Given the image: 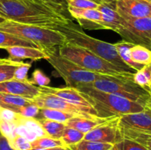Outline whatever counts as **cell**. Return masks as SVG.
<instances>
[{
	"label": "cell",
	"mask_w": 151,
	"mask_h": 150,
	"mask_svg": "<svg viewBox=\"0 0 151 150\" xmlns=\"http://www.w3.org/2000/svg\"><path fill=\"white\" fill-rule=\"evenodd\" d=\"M13 46H24L38 48L33 43L21 39L14 35L0 31V49H4L6 47Z\"/></svg>",
	"instance_id": "obj_25"
},
{
	"label": "cell",
	"mask_w": 151,
	"mask_h": 150,
	"mask_svg": "<svg viewBox=\"0 0 151 150\" xmlns=\"http://www.w3.org/2000/svg\"><path fill=\"white\" fill-rule=\"evenodd\" d=\"M0 92L32 99L38 95L40 90L38 87L29 82H22L12 79L0 82Z\"/></svg>",
	"instance_id": "obj_14"
},
{
	"label": "cell",
	"mask_w": 151,
	"mask_h": 150,
	"mask_svg": "<svg viewBox=\"0 0 151 150\" xmlns=\"http://www.w3.org/2000/svg\"><path fill=\"white\" fill-rule=\"evenodd\" d=\"M66 1H67V0H66ZM93 1H95V2H97V3H98V4H100V2L98 1V0H93Z\"/></svg>",
	"instance_id": "obj_43"
},
{
	"label": "cell",
	"mask_w": 151,
	"mask_h": 150,
	"mask_svg": "<svg viewBox=\"0 0 151 150\" xmlns=\"http://www.w3.org/2000/svg\"><path fill=\"white\" fill-rule=\"evenodd\" d=\"M23 63L22 61H13L9 59H0V82L13 79L15 70Z\"/></svg>",
	"instance_id": "obj_23"
},
{
	"label": "cell",
	"mask_w": 151,
	"mask_h": 150,
	"mask_svg": "<svg viewBox=\"0 0 151 150\" xmlns=\"http://www.w3.org/2000/svg\"><path fill=\"white\" fill-rule=\"evenodd\" d=\"M66 2L69 7L81 9H97L100 4L93 0H67Z\"/></svg>",
	"instance_id": "obj_35"
},
{
	"label": "cell",
	"mask_w": 151,
	"mask_h": 150,
	"mask_svg": "<svg viewBox=\"0 0 151 150\" xmlns=\"http://www.w3.org/2000/svg\"><path fill=\"white\" fill-rule=\"evenodd\" d=\"M97 10L101 14V22L104 29L116 32L121 25V17L116 9L105 4H99Z\"/></svg>",
	"instance_id": "obj_18"
},
{
	"label": "cell",
	"mask_w": 151,
	"mask_h": 150,
	"mask_svg": "<svg viewBox=\"0 0 151 150\" xmlns=\"http://www.w3.org/2000/svg\"><path fill=\"white\" fill-rule=\"evenodd\" d=\"M40 1L55 10L58 13H61L68 19H71V18L69 17V13L68 12V5L66 0H40Z\"/></svg>",
	"instance_id": "obj_30"
},
{
	"label": "cell",
	"mask_w": 151,
	"mask_h": 150,
	"mask_svg": "<svg viewBox=\"0 0 151 150\" xmlns=\"http://www.w3.org/2000/svg\"><path fill=\"white\" fill-rule=\"evenodd\" d=\"M107 150H117V149H116V146H115V145H113L111 147L110 149H107Z\"/></svg>",
	"instance_id": "obj_42"
},
{
	"label": "cell",
	"mask_w": 151,
	"mask_h": 150,
	"mask_svg": "<svg viewBox=\"0 0 151 150\" xmlns=\"http://www.w3.org/2000/svg\"><path fill=\"white\" fill-rule=\"evenodd\" d=\"M38 88H39L40 92L53 94L56 96L63 99V100L70 104L83 109L90 115L97 116L95 110L92 108L89 103L81 96V94L76 88H70V87L54 88V87L50 86H43L38 87Z\"/></svg>",
	"instance_id": "obj_12"
},
{
	"label": "cell",
	"mask_w": 151,
	"mask_h": 150,
	"mask_svg": "<svg viewBox=\"0 0 151 150\" xmlns=\"http://www.w3.org/2000/svg\"><path fill=\"white\" fill-rule=\"evenodd\" d=\"M75 88L100 118L119 117L122 115L142 112L147 108L136 101L86 85H78Z\"/></svg>",
	"instance_id": "obj_3"
},
{
	"label": "cell",
	"mask_w": 151,
	"mask_h": 150,
	"mask_svg": "<svg viewBox=\"0 0 151 150\" xmlns=\"http://www.w3.org/2000/svg\"><path fill=\"white\" fill-rule=\"evenodd\" d=\"M66 147H55L49 149H31L30 150H65Z\"/></svg>",
	"instance_id": "obj_40"
},
{
	"label": "cell",
	"mask_w": 151,
	"mask_h": 150,
	"mask_svg": "<svg viewBox=\"0 0 151 150\" xmlns=\"http://www.w3.org/2000/svg\"><path fill=\"white\" fill-rule=\"evenodd\" d=\"M134 82L151 93V66L147 65L137 71L133 76Z\"/></svg>",
	"instance_id": "obj_26"
},
{
	"label": "cell",
	"mask_w": 151,
	"mask_h": 150,
	"mask_svg": "<svg viewBox=\"0 0 151 150\" xmlns=\"http://www.w3.org/2000/svg\"><path fill=\"white\" fill-rule=\"evenodd\" d=\"M37 120L47 136L55 139H60L63 130L66 126L64 123L45 119H38Z\"/></svg>",
	"instance_id": "obj_21"
},
{
	"label": "cell",
	"mask_w": 151,
	"mask_h": 150,
	"mask_svg": "<svg viewBox=\"0 0 151 150\" xmlns=\"http://www.w3.org/2000/svg\"><path fill=\"white\" fill-rule=\"evenodd\" d=\"M85 134L74 128L66 126L60 140L66 147L72 146L83 140Z\"/></svg>",
	"instance_id": "obj_27"
},
{
	"label": "cell",
	"mask_w": 151,
	"mask_h": 150,
	"mask_svg": "<svg viewBox=\"0 0 151 150\" xmlns=\"http://www.w3.org/2000/svg\"><path fill=\"white\" fill-rule=\"evenodd\" d=\"M44 51L47 55L46 60L54 68L59 76L64 79L67 87L75 88L80 84L91 83L103 75L88 71L80 67L73 62L60 56L56 51V48L49 49Z\"/></svg>",
	"instance_id": "obj_8"
},
{
	"label": "cell",
	"mask_w": 151,
	"mask_h": 150,
	"mask_svg": "<svg viewBox=\"0 0 151 150\" xmlns=\"http://www.w3.org/2000/svg\"><path fill=\"white\" fill-rule=\"evenodd\" d=\"M32 149H49L55 147H66L60 139L50 138L49 136L38 137L30 142Z\"/></svg>",
	"instance_id": "obj_28"
},
{
	"label": "cell",
	"mask_w": 151,
	"mask_h": 150,
	"mask_svg": "<svg viewBox=\"0 0 151 150\" xmlns=\"http://www.w3.org/2000/svg\"><path fill=\"white\" fill-rule=\"evenodd\" d=\"M31 101L39 108L55 109V110H62V111L67 112V113H72V114L79 116H86V117L97 116L90 115L83 109L70 104L63 100V99L51 94L40 92L38 95L32 99Z\"/></svg>",
	"instance_id": "obj_10"
},
{
	"label": "cell",
	"mask_w": 151,
	"mask_h": 150,
	"mask_svg": "<svg viewBox=\"0 0 151 150\" xmlns=\"http://www.w3.org/2000/svg\"><path fill=\"white\" fill-rule=\"evenodd\" d=\"M100 4H105L116 9V0H98Z\"/></svg>",
	"instance_id": "obj_39"
},
{
	"label": "cell",
	"mask_w": 151,
	"mask_h": 150,
	"mask_svg": "<svg viewBox=\"0 0 151 150\" xmlns=\"http://www.w3.org/2000/svg\"><path fill=\"white\" fill-rule=\"evenodd\" d=\"M68 12L75 19L82 28L87 29H104L101 22V14L97 9H81L68 6Z\"/></svg>",
	"instance_id": "obj_13"
},
{
	"label": "cell",
	"mask_w": 151,
	"mask_h": 150,
	"mask_svg": "<svg viewBox=\"0 0 151 150\" xmlns=\"http://www.w3.org/2000/svg\"><path fill=\"white\" fill-rule=\"evenodd\" d=\"M117 126L121 139L134 141L150 149L151 107L139 113L122 115Z\"/></svg>",
	"instance_id": "obj_7"
},
{
	"label": "cell",
	"mask_w": 151,
	"mask_h": 150,
	"mask_svg": "<svg viewBox=\"0 0 151 150\" xmlns=\"http://www.w3.org/2000/svg\"><path fill=\"white\" fill-rule=\"evenodd\" d=\"M133 76H116L103 74L100 79L91 83L80 85H86L103 92L124 97L145 107H151V93L135 83Z\"/></svg>",
	"instance_id": "obj_4"
},
{
	"label": "cell",
	"mask_w": 151,
	"mask_h": 150,
	"mask_svg": "<svg viewBox=\"0 0 151 150\" xmlns=\"http://www.w3.org/2000/svg\"><path fill=\"white\" fill-rule=\"evenodd\" d=\"M112 144L106 143L95 142V141L82 140L75 145L69 146L72 150H107L112 146Z\"/></svg>",
	"instance_id": "obj_29"
},
{
	"label": "cell",
	"mask_w": 151,
	"mask_h": 150,
	"mask_svg": "<svg viewBox=\"0 0 151 150\" xmlns=\"http://www.w3.org/2000/svg\"><path fill=\"white\" fill-rule=\"evenodd\" d=\"M77 115L62 110H55L51 108H40L38 115L35 119H45L49 120L55 121L65 123L71 118L76 116Z\"/></svg>",
	"instance_id": "obj_22"
},
{
	"label": "cell",
	"mask_w": 151,
	"mask_h": 150,
	"mask_svg": "<svg viewBox=\"0 0 151 150\" xmlns=\"http://www.w3.org/2000/svg\"><path fill=\"white\" fill-rule=\"evenodd\" d=\"M32 102L29 99L0 92V107L11 110L17 114H19L22 107Z\"/></svg>",
	"instance_id": "obj_19"
},
{
	"label": "cell",
	"mask_w": 151,
	"mask_h": 150,
	"mask_svg": "<svg viewBox=\"0 0 151 150\" xmlns=\"http://www.w3.org/2000/svg\"><path fill=\"white\" fill-rule=\"evenodd\" d=\"M4 49L7 51L9 57L7 59L13 61H21L29 59L32 61L47 59V55L43 50L35 47L24 46H13L6 47Z\"/></svg>",
	"instance_id": "obj_16"
},
{
	"label": "cell",
	"mask_w": 151,
	"mask_h": 150,
	"mask_svg": "<svg viewBox=\"0 0 151 150\" xmlns=\"http://www.w3.org/2000/svg\"><path fill=\"white\" fill-rule=\"evenodd\" d=\"M18 123H19V121L17 122H14L0 119V132L9 141L16 135V128Z\"/></svg>",
	"instance_id": "obj_31"
},
{
	"label": "cell",
	"mask_w": 151,
	"mask_h": 150,
	"mask_svg": "<svg viewBox=\"0 0 151 150\" xmlns=\"http://www.w3.org/2000/svg\"><path fill=\"white\" fill-rule=\"evenodd\" d=\"M114 145L117 150H149L138 143L127 139L121 140Z\"/></svg>",
	"instance_id": "obj_34"
},
{
	"label": "cell",
	"mask_w": 151,
	"mask_h": 150,
	"mask_svg": "<svg viewBox=\"0 0 151 150\" xmlns=\"http://www.w3.org/2000/svg\"><path fill=\"white\" fill-rule=\"evenodd\" d=\"M39 107L35 105L33 102L31 104H27L21 109L19 115L23 116L25 118H35L38 115V111H39Z\"/></svg>",
	"instance_id": "obj_37"
},
{
	"label": "cell",
	"mask_w": 151,
	"mask_h": 150,
	"mask_svg": "<svg viewBox=\"0 0 151 150\" xmlns=\"http://www.w3.org/2000/svg\"><path fill=\"white\" fill-rule=\"evenodd\" d=\"M144 1H147V2H149V3H151V0H144Z\"/></svg>",
	"instance_id": "obj_45"
},
{
	"label": "cell",
	"mask_w": 151,
	"mask_h": 150,
	"mask_svg": "<svg viewBox=\"0 0 151 150\" xmlns=\"http://www.w3.org/2000/svg\"><path fill=\"white\" fill-rule=\"evenodd\" d=\"M5 21L6 20L4 19V18H2L1 16H0V24L3 23V22H4V21Z\"/></svg>",
	"instance_id": "obj_41"
},
{
	"label": "cell",
	"mask_w": 151,
	"mask_h": 150,
	"mask_svg": "<svg viewBox=\"0 0 151 150\" xmlns=\"http://www.w3.org/2000/svg\"><path fill=\"white\" fill-rule=\"evenodd\" d=\"M114 46L115 49H116L118 54H119V57L122 59V61L125 63L128 66H129L131 69H134L136 71L140 70L142 69L145 66L139 64V63H135L134 60L131 59V51H130V49L134 45V44H131V43L126 42L125 41H118V42L113 44Z\"/></svg>",
	"instance_id": "obj_20"
},
{
	"label": "cell",
	"mask_w": 151,
	"mask_h": 150,
	"mask_svg": "<svg viewBox=\"0 0 151 150\" xmlns=\"http://www.w3.org/2000/svg\"><path fill=\"white\" fill-rule=\"evenodd\" d=\"M118 120L119 117H113L98 125L86 133L83 140L114 145L122 140L118 131Z\"/></svg>",
	"instance_id": "obj_11"
},
{
	"label": "cell",
	"mask_w": 151,
	"mask_h": 150,
	"mask_svg": "<svg viewBox=\"0 0 151 150\" xmlns=\"http://www.w3.org/2000/svg\"><path fill=\"white\" fill-rule=\"evenodd\" d=\"M130 51H131V59L135 63H139L143 66L150 65V49L141 45H134L130 49Z\"/></svg>",
	"instance_id": "obj_24"
},
{
	"label": "cell",
	"mask_w": 151,
	"mask_h": 150,
	"mask_svg": "<svg viewBox=\"0 0 151 150\" xmlns=\"http://www.w3.org/2000/svg\"><path fill=\"white\" fill-rule=\"evenodd\" d=\"M0 16L6 21L44 27L71 20L40 0H0Z\"/></svg>",
	"instance_id": "obj_1"
},
{
	"label": "cell",
	"mask_w": 151,
	"mask_h": 150,
	"mask_svg": "<svg viewBox=\"0 0 151 150\" xmlns=\"http://www.w3.org/2000/svg\"><path fill=\"white\" fill-rule=\"evenodd\" d=\"M50 28L61 33L66 38V43L86 49L126 73L134 74L137 72L122 61L113 44L100 41L87 35L81 26L75 24L72 20L54 25Z\"/></svg>",
	"instance_id": "obj_2"
},
{
	"label": "cell",
	"mask_w": 151,
	"mask_h": 150,
	"mask_svg": "<svg viewBox=\"0 0 151 150\" xmlns=\"http://www.w3.org/2000/svg\"><path fill=\"white\" fill-rule=\"evenodd\" d=\"M29 82L32 85H37L39 87L48 86L50 83V79L46 76L42 71L35 69L32 74V78L29 79Z\"/></svg>",
	"instance_id": "obj_33"
},
{
	"label": "cell",
	"mask_w": 151,
	"mask_h": 150,
	"mask_svg": "<svg viewBox=\"0 0 151 150\" xmlns=\"http://www.w3.org/2000/svg\"><path fill=\"white\" fill-rule=\"evenodd\" d=\"M116 10L134 18L151 17V3L144 0H116Z\"/></svg>",
	"instance_id": "obj_15"
},
{
	"label": "cell",
	"mask_w": 151,
	"mask_h": 150,
	"mask_svg": "<svg viewBox=\"0 0 151 150\" xmlns=\"http://www.w3.org/2000/svg\"><path fill=\"white\" fill-rule=\"evenodd\" d=\"M0 31L33 43L43 51L59 47L66 43V38L61 33L50 27L5 21L0 24Z\"/></svg>",
	"instance_id": "obj_5"
},
{
	"label": "cell",
	"mask_w": 151,
	"mask_h": 150,
	"mask_svg": "<svg viewBox=\"0 0 151 150\" xmlns=\"http://www.w3.org/2000/svg\"><path fill=\"white\" fill-rule=\"evenodd\" d=\"M0 150H13L9 144L8 139L0 132Z\"/></svg>",
	"instance_id": "obj_38"
},
{
	"label": "cell",
	"mask_w": 151,
	"mask_h": 150,
	"mask_svg": "<svg viewBox=\"0 0 151 150\" xmlns=\"http://www.w3.org/2000/svg\"><path fill=\"white\" fill-rule=\"evenodd\" d=\"M118 13V12H117ZM121 17V25L116 32L122 41L134 45L151 48V17L134 18L118 13Z\"/></svg>",
	"instance_id": "obj_9"
},
{
	"label": "cell",
	"mask_w": 151,
	"mask_h": 150,
	"mask_svg": "<svg viewBox=\"0 0 151 150\" xmlns=\"http://www.w3.org/2000/svg\"><path fill=\"white\" fill-rule=\"evenodd\" d=\"M65 150H72V149H71L70 148H69V147H66V148L65 149Z\"/></svg>",
	"instance_id": "obj_44"
},
{
	"label": "cell",
	"mask_w": 151,
	"mask_h": 150,
	"mask_svg": "<svg viewBox=\"0 0 151 150\" xmlns=\"http://www.w3.org/2000/svg\"><path fill=\"white\" fill-rule=\"evenodd\" d=\"M111 118H100L98 116H74L65 122L66 126L78 129L80 132L86 134L98 125L104 123Z\"/></svg>",
	"instance_id": "obj_17"
},
{
	"label": "cell",
	"mask_w": 151,
	"mask_h": 150,
	"mask_svg": "<svg viewBox=\"0 0 151 150\" xmlns=\"http://www.w3.org/2000/svg\"><path fill=\"white\" fill-rule=\"evenodd\" d=\"M58 54L67 60L73 62L80 67L94 73L116 76H133L88 51L78 46L65 43L58 47Z\"/></svg>",
	"instance_id": "obj_6"
},
{
	"label": "cell",
	"mask_w": 151,
	"mask_h": 150,
	"mask_svg": "<svg viewBox=\"0 0 151 150\" xmlns=\"http://www.w3.org/2000/svg\"><path fill=\"white\" fill-rule=\"evenodd\" d=\"M8 141L13 150H30L32 149L30 141L22 135H16Z\"/></svg>",
	"instance_id": "obj_32"
},
{
	"label": "cell",
	"mask_w": 151,
	"mask_h": 150,
	"mask_svg": "<svg viewBox=\"0 0 151 150\" xmlns=\"http://www.w3.org/2000/svg\"><path fill=\"white\" fill-rule=\"evenodd\" d=\"M31 66H32L31 63L23 62V63L15 70L14 74H13V79L22 81V82H29L27 74Z\"/></svg>",
	"instance_id": "obj_36"
}]
</instances>
